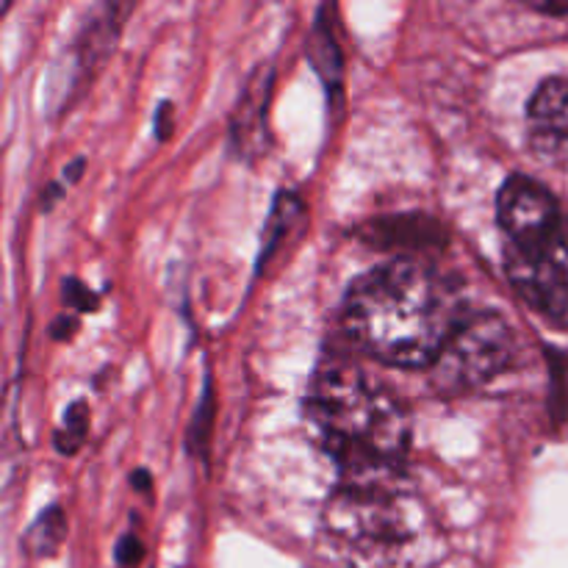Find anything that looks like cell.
I'll list each match as a JSON object with an SVG mask.
<instances>
[{
	"label": "cell",
	"instance_id": "14",
	"mask_svg": "<svg viewBox=\"0 0 568 568\" xmlns=\"http://www.w3.org/2000/svg\"><path fill=\"white\" fill-rule=\"evenodd\" d=\"M172 131V103L170 100H164V103L159 105V111H155V133H159V139H166Z\"/></svg>",
	"mask_w": 568,
	"mask_h": 568
},
{
	"label": "cell",
	"instance_id": "9",
	"mask_svg": "<svg viewBox=\"0 0 568 568\" xmlns=\"http://www.w3.org/2000/svg\"><path fill=\"white\" fill-rule=\"evenodd\" d=\"M300 216H303V205H300V200L294 197V194H277L275 205H272L270 222H266V236H264V247H261V255H258V266H264L266 261L275 255V250L281 247L283 239L292 233L294 222H300Z\"/></svg>",
	"mask_w": 568,
	"mask_h": 568
},
{
	"label": "cell",
	"instance_id": "4",
	"mask_svg": "<svg viewBox=\"0 0 568 568\" xmlns=\"http://www.w3.org/2000/svg\"><path fill=\"white\" fill-rule=\"evenodd\" d=\"M505 272L519 297L558 327H568V214L521 244H505Z\"/></svg>",
	"mask_w": 568,
	"mask_h": 568
},
{
	"label": "cell",
	"instance_id": "6",
	"mask_svg": "<svg viewBox=\"0 0 568 568\" xmlns=\"http://www.w3.org/2000/svg\"><path fill=\"white\" fill-rule=\"evenodd\" d=\"M564 216L558 197L527 175H510L497 194V222L508 244L538 236Z\"/></svg>",
	"mask_w": 568,
	"mask_h": 568
},
{
	"label": "cell",
	"instance_id": "11",
	"mask_svg": "<svg viewBox=\"0 0 568 568\" xmlns=\"http://www.w3.org/2000/svg\"><path fill=\"white\" fill-rule=\"evenodd\" d=\"M89 433V408L87 403H72L70 408H67L64 414V425H61V430L55 433V449H59L61 455H72L81 449L83 438H87Z\"/></svg>",
	"mask_w": 568,
	"mask_h": 568
},
{
	"label": "cell",
	"instance_id": "12",
	"mask_svg": "<svg viewBox=\"0 0 568 568\" xmlns=\"http://www.w3.org/2000/svg\"><path fill=\"white\" fill-rule=\"evenodd\" d=\"M64 303L70 305L72 311H78V314H89V311L98 308L100 297L92 292V288L83 286L78 277H67V281H64Z\"/></svg>",
	"mask_w": 568,
	"mask_h": 568
},
{
	"label": "cell",
	"instance_id": "3",
	"mask_svg": "<svg viewBox=\"0 0 568 568\" xmlns=\"http://www.w3.org/2000/svg\"><path fill=\"white\" fill-rule=\"evenodd\" d=\"M305 416L342 477L403 466L410 422L403 405L361 366L325 358L311 377Z\"/></svg>",
	"mask_w": 568,
	"mask_h": 568
},
{
	"label": "cell",
	"instance_id": "10",
	"mask_svg": "<svg viewBox=\"0 0 568 568\" xmlns=\"http://www.w3.org/2000/svg\"><path fill=\"white\" fill-rule=\"evenodd\" d=\"M311 59L316 61V70L331 87L342 83V53H338V42L336 37H331L325 20L316 22V33L311 39Z\"/></svg>",
	"mask_w": 568,
	"mask_h": 568
},
{
	"label": "cell",
	"instance_id": "7",
	"mask_svg": "<svg viewBox=\"0 0 568 568\" xmlns=\"http://www.w3.org/2000/svg\"><path fill=\"white\" fill-rule=\"evenodd\" d=\"M530 133L541 148L560 150L568 144V75L547 78L527 103Z\"/></svg>",
	"mask_w": 568,
	"mask_h": 568
},
{
	"label": "cell",
	"instance_id": "5",
	"mask_svg": "<svg viewBox=\"0 0 568 568\" xmlns=\"http://www.w3.org/2000/svg\"><path fill=\"white\" fill-rule=\"evenodd\" d=\"M514 353L516 338L508 322L494 311H475L460 316L433 366L447 388H471L503 375Z\"/></svg>",
	"mask_w": 568,
	"mask_h": 568
},
{
	"label": "cell",
	"instance_id": "16",
	"mask_svg": "<svg viewBox=\"0 0 568 568\" xmlns=\"http://www.w3.org/2000/svg\"><path fill=\"white\" fill-rule=\"evenodd\" d=\"M83 166H87V159H75V161H70V164L64 166V172H61V175H64V181L75 183L78 178L83 175Z\"/></svg>",
	"mask_w": 568,
	"mask_h": 568
},
{
	"label": "cell",
	"instance_id": "17",
	"mask_svg": "<svg viewBox=\"0 0 568 568\" xmlns=\"http://www.w3.org/2000/svg\"><path fill=\"white\" fill-rule=\"evenodd\" d=\"M131 483H133V488H136V491H148L150 483H153V477H150V471L139 469V471H133V475H131Z\"/></svg>",
	"mask_w": 568,
	"mask_h": 568
},
{
	"label": "cell",
	"instance_id": "1",
	"mask_svg": "<svg viewBox=\"0 0 568 568\" xmlns=\"http://www.w3.org/2000/svg\"><path fill=\"white\" fill-rule=\"evenodd\" d=\"M342 320L349 338L381 364L425 369L444 353L460 316L430 266L397 258L349 286Z\"/></svg>",
	"mask_w": 568,
	"mask_h": 568
},
{
	"label": "cell",
	"instance_id": "18",
	"mask_svg": "<svg viewBox=\"0 0 568 568\" xmlns=\"http://www.w3.org/2000/svg\"><path fill=\"white\" fill-rule=\"evenodd\" d=\"M61 192H64V189H61V183H50L48 192H42V209H50V205L61 197Z\"/></svg>",
	"mask_w": 568,
	"mask_h": 568
},
{
	"label": "cell",
	"instance_id": "2",
	"mask_svg": "<svg viewBox=\"0 0 568 568\" xmlns=\"http://www.w3.org/2000/svg\"><path fill=\"white\" fill-rule=\"evenodd\" d=\"M322 530L344 568H425L438 552L430 510L403 469L342 477Z\"/></svg>",
	"mask_w": 568,
	"mask_h": 568
},
{
	"label": "cell",
	"instance_id": "8",
	"mask_svg": "<svg viewBox=\"0 0 568 568\" xmlns=\"http://www.w3.org/2000/svg\"><path fill=\"white\" fill-rule=\"evenodd\" d=\"M64 532V510H61L59 505H53V508H48L44 514H39V519L28 527L26 538H22V547H26V552L33 555V558H48V555H53L55 549L61 547Z\"/></svg>",
	"mask_w": 568,
	"mask_h": 568
},
{
	"label": "cell",
	"instance_id": "19",
	"mask_svg": "<svg viewBox=\"0 0 568 568\" xmlns=\"http://www.w3.org/2000/svg\"><path fill=\"white\" fill-rule=\"evenodd\" d=\"M67 331H75V322L67 320V316H61V320L53 325V336H55V338L70 336V333H67Z\"/></svg>",
	"mask_w": 568,
	"mask_h": 568
},
{
	"label": "cell",
	"instance_id": "13",
	"mask_svg": "<svg viewBox=\"0 0 568 568\" xmlns=\"http://www.w3.org/2000/svg\"><path fill=\"white\" fill-rule=\"evenodd\" d=\"M142 555H144V547L142 541H139V536H133V532H125V536L116 541L114 558L120 568H136L139 560H142Z\"/></svg>",
	"mask_w": 568,
	"mask_h": 568
},
{
	"label": "cell",
	"instance_id": "15",
	"mask_svg": "<svg viewBox=\"0 0 568 568\" xmlns=\"http://www.w3.org/2000/svg\"><path fill=\"white\" fill-rule=\"evenodd\" d=\"M530 9L538 11V14H547V17L568 14V3H530Z\"/></svg>",
	"mask_w": 568,
	"mask_h": 568
}]
</instances>
